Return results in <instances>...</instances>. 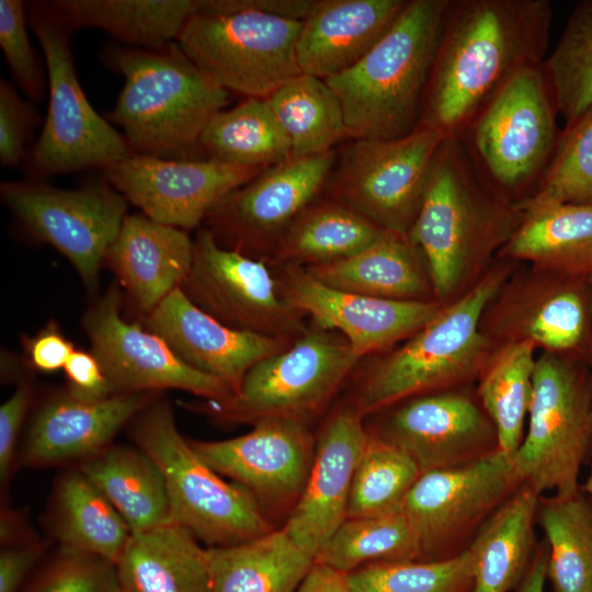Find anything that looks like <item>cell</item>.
Instances as JSON below:
<instances>
[{
    "mask_svg": "<svg viewBox=\"0 0 592 592\" xmlns=\"http://www.w3.org/2000/svg\"><path fill=\"white\" fill-rule=\"evenodd\" d=\"M292 158L329 152L350 138L341 103L325 79L299 73L265 99Z\"/></svg>",
    "mask_w": 592,
    "mask_h": 592,
    "instance_id": "obj_37",
    "label": "cell"
},
{
    "mask_svg": "<svg viewBox=\"0 0 592 592\" xmlns=\"http://www.w3.org/2000/svg\"><path fill=\"white\" fill-rule=\"evenodd\" d=\"M337 151L289 158L262 170L219 202L206 228L223 247L269 260L276 243L326 187Z\"/></svg>",
    "mask_w": 592,
    "mask_h": 592,
    "instance_id": "obj_16",
    "label": "cell"
},
{
    "mask_svg": "<svg viewBox=\"0 0 592 592\" xmlns=\"http://www.w3.org/2000/svg\"><path fill=\"white\" fill-rule=\"evenodd\" d=\"M522 483L513 457L500 449L421 474L401 510L417 535L421 560L445 559L465 550V543H471Z\"/></svg>",
    "mask_w": 592,
    "mask_h": 592,
    "instance_id": "obj_13",
    "label": "cell"
},
{
    "mask_svg": "<svg viewBox=\"0 0 592 592\" xmlns=\"http://www.w3.org/2000/svg\"><path fill=\"white\" fill-rule=\"evenodd\" d=\"M364 418L350 400L329 415L304 490L283 527L315 559L346 519L353 476L369 436Z\"/></svg>",
    "mask_w": 592,
    "mask_h": 592,
    "instance_id": "obj_22",
    "label": "cell"
},
{
    "mask_svg": "<svg viewBox=\"0 0 592 592\" xmlns=\"http://www.w3.org/2000/svg\"><path fill=\"white\" fill-rule=\"evenodd\" d=\"M447 5L448 0H408L357 64L325 79L341 103L350 138L396 139L420 125Z\"/></svg>",
    "mask_w": 592,
    "mask_h": 592,
    "instance_id": "obj_4",
    "label": "cell"
},
{
    "mask_svg": "<svg viewBox=\"0 0 592 592\" xmlns=\"http://www.w3.org/2000/svg\"><path fill=\"white\" fill-rule=\"evenodd\" d=\"M446 137L440 129L419 125L396 139H353L337 153L326 185L328 198L383 230L408 236Z\"/></svg>",
    "mask_w": 592,
    "mask_h": 592,
    "instance_id": "obj_11",
    "label": "cell"
},
{
    "mask_svg": "<svg viewBox=\"0 0 592 592\" xmlns=\"http://www.w3.org/2000/svg\"><path fill=\"white\" fill-rule=\"evenodd\" d=\"M520 219L517 206L486 181L459 137L447 136L408 234L424 258L436 300L451 297Z\"/></svg>",
    "mask_w": 592,
    "mask_h": 592,
    "instance_id": "obj_2",
    "label": "cell"
},
{
    "mask_svg": "<svg viewBox=\"0 0 592 592\" xmlns=\"http://www.w3.org/2000/svg\"><path fill=\"white\" fill-rule=\"evenodd\" d=\"M584 323V305L578 292L538 278L506 298L497 318V331L509 342L528 341L555 353L576 346Z\"/></svg>",
    "mask_w": 592,
    "mask_h": 592,
    "instance_id": "obj_36",
    "label": "cell"
},
{
    "mask_svg": "<svg viewBox=\"0 0 592 592\" xmlns=\"http://www.w3.org/2000/svg\"><path fill=\"white\" fill-rule=\"evenodd\" d=\"M368 433L353 476L346 517L401 512L421 475L414 460L402 449Z\"/></svg>",
    "mask_w": 592,
    "mask_h": 592,
    "instance_id": "obj_42",
    "label": "cell"
},
{
    "mask_svg": "<svg viewBox=\"0 0 592 592\" xmlns=\"http://www.w3.org/2000/svg\"><path fill=\"white\" fill-rule=\"evenodd\" d=\"M305 270L317 281L335 289L390 300H434L420 249L409 236L397 232L384 230L358 253Z\"/></svg>",
    "mask_w": 592,
    "mask_h": 592,
    "instance_id": "obj_27",
    "label": "cell"
},
{
    "mask_svg": "<svg viewBox=\"0 0 592 592\" xmlns=\"http://www.w3.org/2000/svg\"><path fill=\"white\" fill-rule=\"evenodd\" d=\"M0 542L4 547L37 542L22 511L9 506L1 508Z\"/></svg>",
    "mask_w": 592,
    "mask_h": 592,
    "instance_id": "obj_54",
    "label": "cell"
},
{
    "mask_svg": "<svg viewBox=\"0 0 592 592\" xmlns=\"http://www.w3.org/2000/svg\"><path fill=\"white\" fill-rule=\"evenodd\" d=\"M27 24L47 70L48 109L26 161L33 181L90 168L102 170L133 151L123 134L100 116L79 82L70 37L75 30L49 1L26 3Z\"/></svg>",
    "mask_w": 592,
    "mask_h": 592,
    "instance_id": "obj_8",
    "label": "cell"
},
{
    "mask_svg": "<svg viewBox=\"0 0 592 592\" xmlns=\"http://www.w3.org/2000/svg\"><path fill=\"white\" fill-rule=\"evenodd\" d=\"M408 560H421V549L402 512L346 517L316 558L344 573L372 563Z\"/></svg>",
    "mask_w": 592,
    "mask_h": 592,
    "instance_id": "obj_41",
    "label": "cell"
},
{
    "mask_svg": "<svg viewBox=\"0 0 592 592\" xmlns=\"http://www.w3.org/2000/svg\"><path fill=\"white\" fill-rule=\"evenodd\" d=\"M557 114L542 64L517 73L458 137L486 181L513 204L516 196L519 204L555 152L561 133Z\"/></svg>",
    "mask_w": 592,
    "mask_h": 592,
    "instance_id": "obj_10",
    "label": "cell"
},
{
    "mask_svg": "<svg viewBox=\"0 0 592 592\" xmlns=\"http://www.w3.org/2000/svg\"><path fill=\"white\" fill-rule=\"evenodd\" d=\"M378 432H369L402 449L420 473L463 465L497 449L494 426L470 396L440 390L403 400Z\"/></svg>",
    "mask_w": 592,
    "mask_h": 592,
    "instance_id": "obj_20",
    "label": "cell"
},
{
    "mask_svg": "<svg viewBox=\"0 0 592 592\" xmlns=\"http://www.w3.org/2000/svg\"><path fill=\"white\" fill-rule=\"evenodd\" d=\"M45 548L39 540L4 547L0 553V592H16Z\"/></svg>",
    "mask_w": 592,
    "mask_h": 592,
    "instance_id": "obj_52",
    "label": "cell"
},
{
    "mask_svg": "<svg viewBox=\"0 0 592 592\" xmlns=\"http://www.w3.org/2000/svg\"><path fill=\"white\" fill-rule=\"evenodd\" d=\"M115 568L121 592H209L206 548L173 521L132 533Z\"/></svg>",
    "mask_w": 592,
    "mask_h": 592,
    "instance_id": "obj_28",
    "label": "cell"
},
{
    "mask_svg": "<svg viewBox=\"0 0 592 592\" xmlns=\"http://www.w3.org/2000/svg\"><path fill=\"white\" fill-rule=\"evenodd\" d=\"M206 556L209 592H294L316 561L284 528Z\"/></svg>",
    "mask_w": 592,
    "mask_h": 592,
    "instance_id": "obj_31",
    "label": "cell"
},
{
    "mask_svg": "<svg viewBox=\"0 0 592 592\" xmlns=\"http://www.w3.org/2000/svg\"><path fill=\"white\" fill-rule=\"evenodd\" d=\"M537 524L548 549L553 592H592V500L573 494L539 498Z\"/></svg>",
    "mask_w": 592,
    "mask_h": 592,
    "instance_id": "obj_38",
    "label": "cell"
},
{
    "mask_svg": "<svg viewBox=\"0 0 592 592\" xmlns=\"http://www.w3.org/2000/svg\"><path fill=\"white\" fill-rule=\"evenodd\" d=\"M50 516L60 547L93 554L113 563L132 534L115 508L79 469L58 479Z\"/></svg>",
    "mask_w": 592,
    "mask_h": 592,
    "instance_id": "obj_35",
    "label": "cell"
},
{
    "mask_svg": "<svg viewBox=\"0 0 592 592\" xmlns=\"http://www.w3.org/2000/svg\"><path fill=\"white\" fill-rule=\"evenodd\" d=\"M31 400L29 384H21L0 407V480L4 485L11 474L19 432Z\"/></svg>",
    "mask_w": 592,
    "mask_h": 592,
    "instance_id": "obj_51",
    "label": "cell"
},
{
    "mask_svg": "<svg viewBox=\"0 0 592 592\" xmlns=\"http://www.w3.org/2000/svg\"><path fill=\"white\" fill-rule=\"evenodd\" d=\"M535 345L509 342L482 369L478 385L480 405L491 420L499 449L511 457L524 437L536 365Z\"/></svg>",
    "mask_w": 592,
    "mask_h": 592,
    "instance_id": "obj_40",
    "label": "cell"
},
{
    "mask_svg": "<svg viewBox=\"0 0 592 592\" xmlns=\"http://www.w3.org/2000/svg\"><path fill=\"white\" fill-rule=\"evenodd\" d=\"M130 436L163 474L171 521L208 547L236 545L273 530L257 498L216 473L180 434L167 400L156 399L139 412Z\"/></svg>",
    "mask_w": 592,
    "mask_h": 592,
    "instance_id": "obj_6",
    "label": "cell"
},
{
    "mask_svg": "<svg viewBox=\"0 0 592 592\" xmlns=\"http://www.w3.org/2000/svg\"><path fill=\"white\" fill-rule=\"evenodd\" d=\"M294 592H354L348 573L315 561Z\"/></svg>",
    "mask_w": 592,
    "mask_h": 592,
    "instance_id": "obj_53",
    "label": "cell"
},
{
    "mask_svg": "<svg viewBox=\"0 0 592 592\" xmlns=\"http://www.w3.org/2000/svg\"><path fill=\"white\" fill-rule=\"evenodd\" d=\"M124 86L109 121L133 153L196 160L198 141L229 92L208 78L177 42L158 49L114 47L103 55Z\"/></svg>",
    "mask_w": 592,
    "mask_h": 592,
    "instance_id": "obj_3",
    "label": "cell"
},
{
    "mask_svg": "<svg viewBox=\"0 0 592 592\" xmlns=\"http://www.w3.org/2000/svg\"><path fill=\"white\" fill-rule=\"evenodd\" d=\"M590 284H591V287H592V272L590 273ZM591 415H592V412H591Z\"/></svg>",
    "mask_w": 592,
    "mask_h": 592,
    "instance_id": "obj_57",
    "label": "cell"
},
{
    "mask_svg": "<svg viewBox=\"0 0 592 592\" xmlns=\"http://www.w3.org/2000/svg\"><path fill=\"white\" fill-rule=\"evenodd\" d=\"M66 391L83 401H99L113 396L103 369L92 352L75 350L64 366Z\"/></svg>",
    "mask_w": 592,
    "mask_h": 592,
    "instance_id": "obj_49",
    "label": "cell"
},
{
    "mask_svg": "<svg viewBox=\"0 0 592 592\" xmlns=\"http://www.w3.org/2000/svg\"><path fill=\"white\" fill-rule=\"evenodd\" d=\"M264 169L132 153L103 172L106 182L143 214L186 231L200 226L219 202Z\"/></svg>",
    "mask_w": 592,
    "mask_h": 592,
    "instance_id": "obj_18",
    "label": "cell"
},
{
    "mask_svg": "<svg viewBox=\"0 0 592 592\" xmlns=\"http://www.w3.org/2000/svg\"><path fill=\"white\" fill-rule=\"evenodd\" d=\"M549 202L592 205V107L565 125L539 182L520 203Z\"/></svg>",
    "mask_w": 592,
    "mask_h": 592,
    "instance_id": "obj_45",
    "label": "cell"
},
{
    "mask_svg": "<svg viewBox=\"0 0 592 592\" xmlns=\"http://www.w3.org/2000/svg\"><path fill=\"white\" fill-rule=\"evenodd\" d=\"M504 280L505 272L496 270L443 305L401 345L362 372L350 401L366 417L409 398L448 389L481 372L489 349L481 318Z\"/></svg>",
    "mask_w": 592,
    "mask_h": 592,
    "instance_id": "obj_5",
    "label": "cell"
},
{
    "mask_svg": "<svg viewBox=\"0 0 592 592\" xmlns=\"http://www.w3.org/2000/svg\"><path fill=\"white\" fill-rule=\"evenodd\" d=\"M76 31L100 29L128 47L158 49L177 41L200 0H53Z\"/></svg>",
    "mask_w": 592,
    "mask_h": 592,
    "instance_id": "obj_33",
    "label": "cell"
},
{
    "mask_svg": "<svg viewBox=\"0 0 592 592\" xmlns=\"http://www.w3.org/2000/svg\"><path fill=\"white\" fill-rule=\"evenodd\" d=\"M29 365L43 373L64 369L73 353V344L55 321H49L36 334L23 339Z\"/></svg>",
    "mask_w": 592,
    "mask_h": 592,
    "instance_id": "obj_50",
    "label": "cell"
},
{
    "mask_svg": "<svg viewBox=\"0 0 592 592\" xmlns=\"http://www.w3.org/2000/svg\"><path fill=\"white\" fill-rule=\"evenodd\" d=\"M157 394H117L99 401L79 400L66 390L54 395L35 413L19 464H80L111 445L118 431L156 400Z\"/></svg>",
    "mask_w": 592,
    "mask_h": 592,
    "instance_id": "obj_24",
    "label": "cell"
},
{
    "mask_svg": "<svg viewBox=\"0 0 592 592\" xmlns=\"http://www.w3.org/2000/svg\"><path fill=\"white\" fill-rule=\"evenodd\" d=\"M273 271L283 297L312 325L340 333L361 360L391 350L443 307L436 300H390L335 289L299 266L275 264Z\"/></svg>",
    "mask_w": 592,
    "mask_h": 592,
    "instance_id": "obj_19",
    "label": "cell"
},
{
    "mask_svg": "<svg viewBox=\"0 0 592 592\" xmlns=\"http://www.w3.org/2000/svg\"><path fill=\"white\" fill-rule=\"evenodd\" d=\"M361 361L340 333L310 322L288 348L253 365L229 397L184 406L220 424L288 420L309 426Z\"/></svg>",
    "mask_w": 592,
    "mask_h": 592,
    "instance_id": "obj_7",
    "label": "cell"
},
{
    "mask_svg": "<svg viewBox=\"0 0 592 592\" xmlns=\"http://www.w3.org/2000/svg\"><path fill=\"white\" fill-rule=\"evenodd\" d=\"M408 0H318L303 21L296 58L303 73L327 79L357 64L392 27Z\"/></svg>",
    "mask_w": 592,
    "mask_h": 592,
    "instance_id": "obj_25",
    "label": "cell"
},
{
    "mask_svg": "<svg viewBox=\"0 0 592 592\" xmlns=\"http://www.w3.org/2000/svg\"><path fill=\"white\" fill-rule=\"evenodd\" d=\"M29 592H121L115 563L60 547Z\"/></svg>",
    "mask_w": 592,
    "mask_h": 592,
    "instance_id": "obj_47",
    "label": "cell"
},
{
    "mask_svg": "<svg viewBox=\"0 0 592 592\" xmlns=\"http://www.w3.org/2000/svg\"><path fill=\"white\" fill-rule=\"evenodd\" d=\"M252 426L236 437L190 443L209 467L249 490L260 504H295L315 455L309 426L288 420H265Z\"/></svg>",
    "mask_w": 592,
    "mask_h": 592,
    "instance_id": "obj_21",
    "label": "cell"
},
{
    "mask_svg": "<svg viewBox=\"0 0 592 592\" xmlns=\"http://www.w3.org/2000/svg\"><path fill=\"white\" fill-rule=\"evenodd\" d=\"M292 158L265 99L247 98L216 113L198 141V159L267 168Z\"/></svg>",
    "mask_w": 592,
    "mask_h": 592,
    "instance_id": "obj_39",
    "label": "cell"
},
{
    "mask_svg": "<svg viewBox=\"0 0 592 592\" xmlns=\"http://www.w3.org/2000/svg\"><path fill=\"white\" fill-rule=\"evenodd\" d=\"M145 321L183 363L221 380L232 392L253 365L295 342L229 328L194 305L181 288L171 292Z\"/></svg>",
    "mask_w": 592,
    "mask_h": 592,
    "instance_id": "obj_23",
    "label": "cell"
},
{
    "mask_svg": "<svg viewBox=\"0 0 592 592\" xmlns=\"http://www.w3.org/2000/svg\"><path fill=\"white\" fill-rule=\"evenodd\" d=\"M39 116L16 88L0 80V162L15 168L27 161L29 144Z\"/></svg>",
    "mask_w": 592,
    "mask_h": 592,
    "instance_id": "obj_48",
    "label": "cell"
},
{
    "mask_svg": "<svg viewBox=\"0 0 592 592\" xmlns=\"http://www.w3.org/2000/svg\"><path fill=\"white\" fill-rule=\"evenodd\" d=\"M354 592H471L468 548L440 560L377 562L348 573Z\"/></svg>",
    "mask_w": 592,
    "mask_h": 592,
    "instance_id": "obj_44",
    "label": "cell"
},
{
    "mask_svg": "<svg viewBox=\"0 0 592 592\" xmlns=\"http://www.w3.org/2000/svg\"><path fill=\"white\" fill-rule=\"evenodd\" d=\"M26 3L0 0V46L11 75L31 102H42L48 91L44 57L31 44L27 34Z\"/></svg>",
    "mask_w": 592,
    "mask_h": 592,
    "instance_id": "obj_46",
    "label": "cell"
},
{
    "mask_svg": "<svg viewBox=\"0 0 592 592\" xmlns=\"http://www.w3.org/2000/svg\"><path fill=\"white\" fill-rule=\"evenodd\" d=\"M543 67L566 125L592 107V0L574 5Z\"/></svg>",
    "mask_w": 592,
    "mask_h": 592,
    "instance_id": "obj_43",
    "label": "cell"
},
{
    "mask_svg": "<svg viewBox=\"0 0 592 592\" xmlns=\"http://www.w3.org/2000/svg\"><path fill=\"white\" fill-rule=\"evenodd\" d=\"M193 260V240L185 230L145 214L126 215L105 262L146 315L181 288Z\"/></svg>",
    "mask_w": 592,
    "mask_h": 592,
    "instance_id": "obj_26",
    "label": "cell"
},
{
    "mask_svg": "<svg viewBox=\"0 0 592 592\" xmlns=\"http://www.w3.org/2000/svg\"><path fill=\"white\" fill-rule=\"evenodd\" d=\"M181 289L203 311L239 331L294 342L309 328L307 317L281 294L267 261L220 246L206 227L195 235Z\"/></svg>",
    "mask_w": 592,
    "mask_h": 592,
    "instance_id": "obj_15",
    "label": "cell"
},
{
    "mask_svg": "<svg viewBox=\"0 0 592 592\" xmlns=\"http://www.w3.org/2000/svg\"><path fill=\"white\" fill-rule=\"evenodd\" d=\"M521 219L502 246L513 259L558 274L592 272V205L520 203Z\"/></svg>",
    "mask_w": 592,
    "mask_h": 592,
    "instance_id": "obj_29",
    "label": "cell"
},
{
    "mask_svg": "<svg viewBox=\"0 0 592 592\" xmlns=\"http://www.w3.org/2000/svg\"><path fill=\"white\" fill-rule=\"evenodd\" d=\"M540 494L522 486L488 519L467 547L473 558L471 592H510L527 572L537 546Z\"/></svg>",
    "mask_w": 592,
    "mask_h": 592,
    "instance_id": "obj_30",
    "label": "cell"
},
{
    "mask_svg": "<svg viewBox=\"0 0 592 592\" xmlns=\"http://www.w3.org/2000/svg\"><path fill=\"white\" fill-rule=\"evenodd\" d=\"M383 231L341 203L317 200L288 226L269 260L304 269L330 264L358 253Z\"/></svg>",
    "mask_w": 592,
    "mask_h": 592,
    "instance_id": "obj_34",
    "label": "cell"
},
{
    "mask_svg": "<svg viewBox=\"0 0 592 592\" xmlns=\"http://www.w3.org/2000/svg\"><path fill=\"white\" fill-rule=\"evenodd\" d=\"M547 566L548 549L544 542L537 546L532 563L515 592H545Z\"/></svg>",
    "mask_w": 592,
    "mask_h": 592,
    "instance_id": "obj_55",
    "label": "cell"
},
{
    "mask_svg": "<svg viewBox=\"0 0 592 592\" xmlns=\"http://www.w3.org/2000/svg\"><path fill=\"white\" fill-rule=\"evenodd\" d=\"M78 469L115 508L130 533L171 521L163 474L138 446L111 444L81 462Z\"/></svg>",
    "mask_w": 592,
    "mask_h": 592,
    "instance_id": "obj_32",
    "label": "cell"
},
{
    "mask_svg": "<svg viewBox=\"0 0 592 592\" xmlns=\"http://www.w3.org/2000/svg\"><path fill=\"white\" fill-rule=\"evenodd\" d=\"M592 391L554 353L536 358L527 429L513 456L524 483L538 494L580 490L579 476L592 443Z\"/></svg>",
    "mask_w": 592,
    "mask_h": 592,
    "instance_id": "obj_12",
    "label": "cell"
},
{
    "mask_svg": "<svg viewBox=\"0 0 592 592\" xmlns=\"http://www.w3.org/2000/svg\"><path fill=\"white\" fill-rule=\"evenodd\" d=\"M547 0H448L420 125L458 136L521 71L542 65Z\"/></svg>",
    "mask_w": 592,
    "mask_h": 592,
    "instance_id": "obj_1",
    "label": "cell"
},
{
    "mask_svg": "<svg viewBox=\"0 0 592 592\" xmlns=\"http://www.w3.org/2000/svg\"><path fill=\"white\" fill-rule=\"evenodd\" d=\"M301 24L244 8L239 0H201L175 42L220 88L266 99L301 73L296 58Z\"/></svg>",
    "mask_w": 592,
    "mask_h": 592,
    "instance_id": "obj_9",
    "label": "cell"
},
{
    "mask_svg": "<svg viewBox=\"0 0 592 592\" xmlns=\"http://www.w3.org/2000/svg\"><path fill=\"white\" fill-rule=\"evenodd\" d=\"M581 490L592 500V465L585 481L581 486Z\"/></svg>",
    "mask_w": 592,
    "mask_h": 592,
    "instance_id": "obj_56",
    "label": "cell"
},
{
    "mask_svg": "<svg viewBox=\"0 0 592 592\" xmlns=\"http://www.w3.org/2000/svg\"><path fill=\"white\" fill-rule=\"evenodd\" d=\"M0 195L19 224L37 241L69 260L94 291L115 240L127 201L107 182L64 190L38 181H2Z\"/></svg>",
    "mask_w": 592,
    "mask_h": 592,
    "instance_id": "obj_14",
    "label": "cell"
},
{
    "mask_svg": "<svg viewBox=\"0 0 592 592\" xmlns=\"http://www.w3.org/2000/svg\"><path fill=\"white\" fill-rule=\"evenodd\" d=\"M119 299L116 287H111L82 322L114 395L180 389L204 400H221L232 394L221 380L183 363L158 334L124 320Z\"/></svg>",
    "mask_w": 592,
    "mask_h": 592,
    "instance_id": "obj_17",
    "label": "cell"
}]
</instances>
